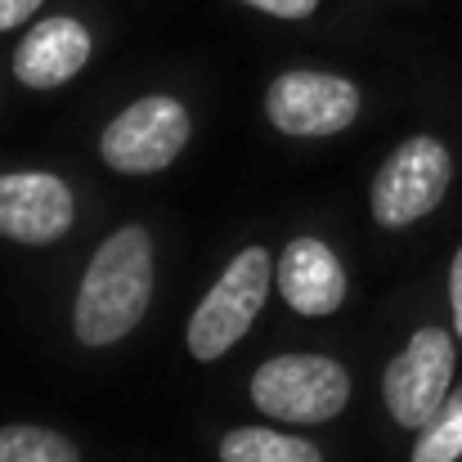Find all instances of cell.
<instances>
[{"label":"cell","mask_w":462,"mask_h":462,"mask_svg":"<svg viewBox=\"0 0 462 462\" xmlns=\"http://www.w3.org/2000/svg\"><path fill=\"white\" fill-rule=\"evenodd\" d=\"M149 301H153V238L144 225H122L99 243V252L81 274L72 328L81 346H117L140 328Z\"/></svg>","instance_id":"cell-1"},{"label":"cell","mask_w":462,"mask_h":462,"mask_svg":"<svg viewBox=\"0 0 462 462\" xmlns=\"http://www.w3.org/2000/svg\"><path fill=\"white\" fill-rule=\"evenodd\" d=\"M270 279H274V261L261 243L243 247L225 274L211 283V292L198 301V310L189 314V328H184V346L193 359L211 364L220 355H229L256 323V314L265 310L270 297Z\"/></svg>","instance_id":"cell-2"},{"label":"cell","mask_w":462,"mask_h":462,"mask_svg":"<svg viewBox=\"0 0 462 462\" xmlns=\"http://www.w3.org/2000/svg\"><path fill=\"white\" fill-rule=\"evenodd\" d=\"M252 404L292 427L332 422L350 404V373L332 355H274L252 373Z\"/></svg>","instance_id":"cell-3"},{"label":"cell","mask_w":462,"mask_h":462,"mask_svg":"<svg viewBox=\"0 0 462 462\" xmlns=\"http://www.w3.org/2000/svg\"><path fill=\"white\" fill-rule=\"evenodd\" d=\"M454 180V157L436 135H413L400 149H391V157L377 166L373 189H368V207L373 220L386 229H404L418 225L422 216H431Z\"/></svg>","instance_id":"cell-4"},{"label":"cell","mask_w":462,"mask_h":462,"mask_svg":"<svg viewBox=\"0 0 462 462\" xmlns=\"http://www.w3.org/2000/svg\"><path fill=\"white\" fill-rule=\"evenodd\" d=\"M189 108L175 95H144L108 122L99 135V157L122 175H153L189 149Z\"/></svg>","instance_id":"cell-5"},{"label":"cell","mask_w":462,"mask_h":462,"mask_svg":"<svg viewBox=\"0 0 462 462\" xmlns=\"http://www.w3.org/2000/svg\"><path fill=\"white\" fill-rule=\"evenodd\" d=\"M454 337L445 328H418L409 337V346L386 364L382 377V400L386 413L404 427V431H422L449 400V382H454Z\"/></svg>","instance_id":"cell-6"},{"label":"cell","mask_w":462,"mask_h":462,"mask_svg":"<svg viewBox=\"0 0 462 462\" xmlns=\"http://www.w3.org/2000/svg\"><path fill=\"white\" fill-rule=\"evenodd\" d=\"M265 113L283 135H337L359 117V90L337 72L297 68L270 81Z\"/></svg>","instance_id":"cell-7"},{"label":"cell","mask_w":462,"mask_h":462,"mask_svg":"<svg viewBox=\"0 0 462 462\" xmlns=\"http://www.w3.org/2000/svg\"><path fill=\"white\" fill-rule=\"evenodd\" d=\"M77 220L72 189L50 171H9L0 175V234L27 247L59 243Z\"/></svg>","instance_id":"cell-8"},{"label":"cell","mask_w":462,"mask_h":462,"mask_svg":"<svg viewBox=\"0 0 462 462\" xmlns=\"http://www.w3.org/2000/svg\"><path fill=\"white\" fill-rule=\"evenodd\" d=\"M274 283L297 314H332L346 301V270L323 238H292L279 256Z\"/></svg>","instance_id":"cell-9"},{"label":"cell","mask_w":462,"mask_h":462,"mask_svg":"<svg viewBox=\"0 0 462 462\" xmlns=\"http://www.w3.org/2000/svg\"><path fill=\"white\" fill-rule=\"evenodd\" d=\"M90 63V32L77 18L36 23L14 50V77L27 90H54Z\"/></svg>","instance_id":"cell-10"},{"label":"cell","mask_w":462,"mask_h":462,"mask_svg":"<svg viewBox=\"0 0 462 462\" xmlns=\"http://www.w3.org/2000/svg\"><path fill=\"white\" fill-rule=\"evenodd\" d=\"M220 462H323L319 445L270 427H234L220 440Z\"/></svg>","instance_id":"cell-11"},{"label":"cell","mask_w":462,"mask_h":462,"mask_svg":"<svg viewBox=\"0 0 462 462\" xmlns=\"http://www.w3.org/2000/svg\"><path fill=\"white\" fill-rule=\"evenodd\" d=\"M0 462H81L77 445L36 422L0 427Z\"/></svg>","instance_id":"cell-12"},{"label":"cell","mask_w":462,"mask_h":462,"mask_svg":"<svg viewBox=\"0 0 462 462\" xmlns=\"http://www.w3.org/2000/svg\"><path fill=\"white\" fill-rule=\"evenodd\" d=\"M462 458V391L445 400V409L418 431L413 462H458Z\"/></svg>","instance_id":"cell-13"},{"label":"cell","mask_w":462,"mask_h":462,"mask_svg":"<svg viewBox=\"0 0 462 462\" xmlns=\"http://www.w3.org/2000/svg\"><path fill=\"white\" fill-rule=\"evenodd\" d=\"M243 5H252V9H261V14H270V18H288V23L310 18V14L319 9V0H243Z\"/></svg>","instance_id":"cell-14"},{"label":"cell","mask_w":462,"mask_h":462,"mask_svg":"<svg viewBox=\"0 0 462 462\" xmlns=\"http://www.w3.org/2000/svg\"><path fill=\"white\" fill-rule=\"evenodd\" d=\"M41 5H45V0H0V32H9V27L27 23Z\"/></svg>","instance_id":"cell-15"},{"label":"cell","mask_w":462,"mask_h":462,"mask_svg":"<svg viewBox=\"0 0 462 462\" xmlns=\"http://www.w3.org/2000/svg\"><path fill=\"white\" fill-rule=\"evenodd\" d=\"M449 301H454V332L462 337V247L449 265Z\"/></svg>","instance_id":"cell-16"}]
</instances>
